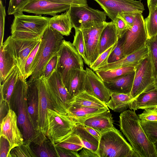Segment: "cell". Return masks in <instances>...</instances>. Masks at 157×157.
<instances>
[{
	"label": "cell",
	"mask_w": 157,
	"mask_h": 157,
	"mask_svg": "<svg viewBox=\"0 0 157 157\" xmlns=\"http://www.w3.org/2000/svg\"><path fill=\"white\" fill-rule=\"evenodd\" d=\"M46 136L51 141L58 140L72 133L76 124L68 114L48 109Z\"/></svg>",
	"instance_id": "obj_7"
},
{
	"label": "cell",
	"mask_w": 157,
	"mask_h": 157,
	"mask_svg": "<svg viewBox=\"0 0 157 157\" xmlns=\"http://www.w3.org/2000/svg\"><path fill=\"white\" fill-rule=\"evenodd\" d=\"M136 67L126 66L107 70H97L95 73L103 81L112 80L131 73L135 70Z\"/></svg>",
	"instance_id": "obj_34"
},
{
	"label": "cell",
	"mask_w": 157,
	"mask_h": 157,
	"mask_svg": "<svg viewBox=\"0 0 157 157\" xmlns=\"http://www.w3.org/2000/svg\"><path fill=\"white\" fill-rule=\"evenodd\" d=\"M20 72L18 67L16 65L3 81L2 84L0 83V89L2 90L5 99L9 105Z\"/></svg>",
	"instance_id": "obj_32"
},
{
	"label": "cell",
	"mask_w": 157,
	"mask_h": 157,
	"mask_svg": "<svg viewBox=\"0 0 157 157\" xmlns=\"http://www.w3.org/2000/svg\"><path fill=\"white\" fill-rule=\"evenodd\" d=\"M46 79L54 109L68 114L67 104L70 98L57 67Z\"/></svg>",
	"instance_id": "obj_11"
},
{
	"label": "cell",
	"mask_w": 157,
	"mask_h": 157,
	"mask_svg": "<svg viewBox=\"0 0 157 157\" xmlns=\"http://www.w3.org/2000/svg\"><path fill=\"white\" fill-rule=\"evenodd\" d=\"M27 83L20 72L11 97L9 106L17 117L18 126L23 136L24 142L28 144L36 131L30 121L27 105Z\"/></svg>",
	"instance_id": "obj_3"
},
{
	"label": "cell",
	"mask_w": 157,
	"mask_h": 157,
	"mask_svg": "<svg viewBox=\"0 0 157 157\" xmlns=\"http://www.w3.org/2000/svg\"><path fill=\"white\" fill-rule=\"evenodd\" d=\"M49 25L63 36L69 35L73 27L68 10L64 13L50 18Z\"/></svg>",
	"instance_id": "obj_28"
},
{
	"label": "cell",
	"mask_w": 157,
	"mask_h": 157,
	"mask_svg": "<svg viewBox=\"0 0 157 157\" xmlns=\"http://www.w3.org/2000/svg\"><path fill=\"white\" fill-rule=\"evenodd\" d=\"M27 105L30 121L35 130L38 124L39 93L37 79L27 81Z\"/></svg>",
	"instance_id": "obj_20"
},
{
	"label": "cell",
	"mask_w": 157,
	"mask_h": 157,
	"mask_svg": "<svg viewBox=\"0 0 157 157\" xmlns=\"http://www.w3.org/2000/svg\"><path fill=\"white\" fill-rule=\"evenodd\" d=\"M147 46L151 62L154 82L157 78V35L147 39Z\"/></svg>",
	"instance_id": "obj_37"
},
{
	"label": "cell",
	"mask_w": 157,
	"mask_h": 157,
	"mask_svg": "<svg viewBox=\"0 0 157 157\" xmlns=\"http://www.w3.org/2000/svg\"><path fill=\"white\" fill-rule=\"evenodd\" d=\"M28 144L36 157H58L53 144L40 131H36L33 138Z\"/></svg>",
	"instance_id": "obj_19"
},
{
	"label": "cell",
	"mask_w": 157,
	"mask_h": 157,
	"mask_svg": "<svg viewBox=\"0 0 157 157\" xmlns=\"http://www.w3.org/2000/svg\"><path fill=\"white\" fill-rule=\"evenodd\" d=\"M135 70L116 79L103 81L107 89L111 93H117L130 95L131 91Z\"/></svg>",
	"instance_id": "obj_22"
},
{
	"label": "cell",
	"mask_w": 157,
	"mask_h": 157,
	"mask_svg": "<svg viewBox=\"0 0 157 157\" xmlns=\"http://www.w3.org/2000/svg\"><path fill=\"white\" fill-rule=\"evenodd\" d=\"M54 145L58 157H79L78 151L71 150Z\"/></svg>",
	"instance_id": "obj_49"
},
{
	"label": "cell",
	"mask_w": 157,
	"mask_h": 157,
	"mask_svg": "<svg viewBox=\"0 0 157 157\" xmlns=\"http://www.w3.org/2000/svg\"><path fill=\"white\" fill-rule=\"evenodd\" d=\"M30 0H10L8 9L9 15H14L23 13V9Z\"/></svg>",
	"instance_id": "obj_42"
},
{
	"label": "cell",
	"mask_w": 157,
	"mask_h": 157,
	"mask_svg": "<svg viewBox=\"0 0 157 157\" xmlns=\"http://www.w3.org/2000/svg\"><path fill=\"white\" fill-rule=\"evenodd\" d=\"M52 143L56 146L74 151H78L84 147L79 137L73 132L61 139Z\"/></svg>",
	"instance_id": "obj_35"
},
{
	"label": "cell",
	"mask_w": 157,
	"mask_h": 157,
	"mask_svg": "<svg viewBox=\"0 0 157 157\" xmlns=\"http://www.w3.org/2000/svg\"><path fill=\"white\" fill-rule=\"evenodd\" d=\"M71 6L46 0H30L22 11L38 15L47 14L54 16L58 13L67 10Z\"/></svg>",
	"instance_id": "obj_18"
},
{
	"label": "cell",
	"mask_w": 157,
	"mask_h": 157,
	"mask_svg": "<svg viewBox=\"0 0 157 157\" xmlns=\"http://www.w3.org/2000/svg\"><path fill=\"white\" fill-rule=\"evenodd\" d=\"M41 41L36 45L31 52L27 60L25 67V78L26 79L31 75V71L32 65Z\"/></svg>",
	"instance_id": "obj_46"
},
{
	"label": "cell",
	"mask_w": 157,
	"mask_h": 157,
	"mask_svg": "<svg viewBox=\"0 0 157 157\" xmlns=\"http://www.w3.org/2000/svg\"><path fill=\"white\" fill-rule=\"evenodd\" d=\"M16 65L14 59L4 44L0 47V83Z\"/></svg>",
	"instance_id": "obj_29"
},
{
	"label": "cell",
	"mask_w": 157,
	"mask_h": 157,
	"mask_svg": "<svg viewBox=\"0 0 157 157\" xmlns=\"http://www.w3.org/2000/svg\"><path fill=\"white\" fill-rule=\"evenodd\" d=\"M58 3L70 5L71 6H87V0H46Z\"/></svg>",
	"instance_id": "obj_50"
},
{
	"label": "cell",
	"mask_w": 157,
	"mask_h": 157,
	"mask_svg": "<svg viewBox=\"0 0 157 157\" xmlns=\"http://www.w3.org/2000/svg\"><path fill=\"white\" fill-rule=\"evenodd\" d=\"M59 58L58 53L53 56L47 63L42 76L47 79L57 67Z\"/></svg>",
	"instance_id": "obj_47"
},
{
	"label": "cell",
	"mask_w": 157,
	"mask_h": 157,
	"mask_svg": "<svg viewBox=\"0 0 157 157\" xmlns=\"http://www.w3.org/2000/svg\"><path fill=\"white\" fill-rule=\"evenodd\" d=\"M115 44L109 47L101 54L89 67L95 71L99 67L107 64L109 57Z\"/></svg>",
	"instance_id": "obj_43"
},
{
	"label": "cell",
	"mask_w": 157,
	"mask_h": 157,
	"mask_svg": "<svg viewBox=\"0 0 157 157\" xmlns=\"http://www.w3.org/2000/svg\"><path fill=\"white\" fill-rule=\"evenodd\" d=\"M135 71L132 87L130 94L132 100L141 94L155 88L152 66L148 55L136 67Z\"/></svg>",
	"instance_id": "obj_10"
},
{
	"label": "cell",
	"mask_w": 157,
	"mask_h": 157,
	"mask_svg": "<svg viewBox=\"0 0 157 157\" xmlns=\"http://www.w3.org/2000/svg\"><path fill=\"white\" fill-rule=\"evenodd\" d=\"M63 36L48 25L44 31L35 57L31 69L29 81L42 77L49 61L59 52Z\"/></svg>",
	"instance_id": "obj_2"
},
{
	"label": "cell",
	"mask_w": 157,
	"mask_h": 157,
	"mask_svg": "<svg viewBox=\"0 0 157 157\" xmlns=\"http://www.w3.org/2000/svg\"><path fill=\"white\" fill-rule=\"evenodd\" d=\"M97 152L99 157H136L131 145L115 127L101 134Z\"/></svg>",
	"instance_id": "obj_5"
},
{
	"label": "cell",
	"mask_w": 157,
	"mask_h": 157,
	"mask_svg": "<svg viewBox=\"0 0 157 157\" xmlns=\"http://www.w3.org/2000/svg\"><path fill=\"white\" fill-rule=\"evenodd\" d=\"M148 8L154 7L157 6V0H147Z\"/></svg>",
	"instance_id": "obj_56"
},
{
	"label": "cell",
	"mask_w": 157,
	"mask_h": 157,
	"mask_svg": "<svg viewBox=\"0 0 157 157\" xmlns=\"http://www.w3.org/2000/svg\"><path fill=\"white\" fill-rule=\"evenodd\" d=\"M84 126L85 129L89 133L99 140L101 135L100 133L92 127L88 126Z\"/></svg>",
	"instance_id": "obj_55"
},
{
	"label": "cell",
	"mask_w": 157,
	"mask_h": 157,
	"mask_svg": "<svg viewBox=\"0 0 157 157\" xmlns=\"http://www.w3.org/2000/svg\"><path fill=\"white\" fill-rule=\"evenodd\" d=\"M124 36L119 39L115 44L114 46L109 55L108 60V63H112L125 57L123 51Z\"/></svg>",
	"instance_id": "obj_41"
},
{
	"label": "cell",
	"mask_w": 157,
	"mask_h": 157,
	"mask_svg": "<svg viewBox=\"0 0 157 157\" xmlns=\"http://www.w3.org/2000/svg\"><path fill=\"white\" fill-rule=\"evenodd\" d=\"M70 104L98 108H108L105 103L85 91L81 92L70 100L67 103V106Z\"/></svg>",
	"instance_id": "obj_30"
},
{
	"label": "cell",
	"mask_w": 157,
	"mask_h": 157,
	"mask_svg": "<svg viewBox=\"0 0 157 157\" xmlns=\"http://www.w3.org/2000/svg\"><path fill=\"white\" fill-rule=\"evenodd\" d=\"M75 33L72 44L87 65L86 47L82 31L81 29L75 28Z\"/></svg>",
	"instance_id": "obj_38"
},
{
	"label": "cell",
	"mask_w": 157,
	"mask_h": 157,
	"mask_svg": "<svg viewBox=\"0 0 157 157\" xmlns=\"http://www.w3.org/2000/svg\"><path fill=\"white\" fill-rule=\"evenodd\" d=\"M119 126L130 143L136 157H157L155 145L143 129L135 111L128 110L120 114Z\"/></svg>",
	"instance_id": "obj_1"
},
{
	"label": "cell",
	"mask_w": 157,
	"mask_h": 157,
	"mask_svg": "<svg viewBox=\"0 0 157 157\" xmlns=\"http://www.w3.org/2000/svg\"><path fill=\"white\" fill-rule=\"evenodd\" d=\"M86 76L85 70L73 69L67 87L70 100L83 91V86Z\"/></svg>",
	"instance_id": "obj_26"
},
{
	"label": "cell",
	"mask_w": 157,
	"mask_h": 157,
	"mask_svg": "<svg viewBox=\"0 0 157 157\" xmlns=\"http://www.w3.org/2000/svg\"><path fill=\"white\" fill-rule=\"evenodd\" d=\"M113 123L112 115L109 109L86 119L80 124L92 127L101 134L113 128Z\"/></svg>",
	"instance_id": "obj_23"
},
{
	"label": "cell",
	"mask_w": 157,
	"mask_h": 157,
	"mask_svg": "<svg viewBox=\"0 0 157 157\" xmlns=\"http://www.w3.org/2000/svg\"><path fill=\"white\" fill-rule=\"evenodd\" d=\"M118 40L114 23L112 21L108 22L101 33L100 38L99 55L116 44Z\"/></svg>",
	"instance_id": "obj_27"
},
{
	"label": "cell",
	"mask_w": 157,
	"mask_h": 157,
	"mask_svg": "<svg viewBox=\"0 0 157 157\" xmlns=\"http://www.w3.org/2000/svg\"><path fill=\"white\" fill-rule=\"evenodd\" d=\"M68 10L72 27L74 29L81 30L106 21V15L104 11L88 6H71Z\"/></svg>",
	"instance_id": "obj_8"
},
{
	"label": "cell",
	"mask_w": 157,
	"mask_h": 157,
	"mask_svg": "<svg viewBox=\"0 0 157 157\" xmlns=\"http://www.w3.org/2000/svg\"></svg>",
	"instance_id": "obj_59"
},
{
	"label": "cell",
	"mask_w": 157,
	"mask_h": 157,
	"mask_svg": "<svg viewBox=\"0 0 157 157\" xmlns=\"http://www.w3.org/2000/svg\"><path fill=\"white\" fill-rule=\"evenodd\" d=\"M41 39L22 40L13 38L9 36L3 43L12 56L16 65L25 78V67L29 56Z\"/></svg>",
	"instance_id": "obj_12"
},
{
	"label": "cell",
	"mask_w": 157,
	"mask_h": 157,
	"mask_svg": "<svg viewBox=\"0 0 157 157\" xmlns=\"http://www.w3.org/2000/svg\"><path fill=\"white\" fill-rule=\"evenodd\" d=\"M58 54L57 68L63 83L67 88L73 69L84 70L83 59L72 43L63 39Z\"/></svg>",
	"instance_id": "obj_6"
},
{
	"label": "cell",
	"mask_w": 157,
	"mask_h": 157,
	"mask_svg": "<svg viewBox=\"0 0 157 157\" xmlns=\"http://www.w3.org/2000/svg\"><path fill=\"white\" fill-rule=\"evenodd\" d=\"M36 157V155L28 144L24 142L21 145L13 149L8 157Z\"/></svg>",
	"instance_id": "obj_40"
},
{
	"label": "cell",
	"mask_w": 157,
	"mask_h": 157,
	"mask_svg": "<svg viewBox=\"0 0 157 157\" xmlns=\"http://www.w3.org/2000/svg\"><path fill=\"white\" fill-rule=\"evenodd\" d=\"M5 2H6V0H5Z\"/></svg>",
	"instance_id": "obj_58"
},
{
	"label": "cell",
	"mask_w": 157,
	"mask_h": 157,
	"mask_svg": "<svg viewBox=\"0 0 157 157\" xmlns=\"http://www.w3.org/2000/svg\"><path fill=\"white\" fill-rule=\"evenodd\" d=\"M6 16L5 7L3 4L2 0H0V46L3 43Z\"/></svg>",
	"instance_id": "obj_48"
},
{
	"label": "cell",
	"mask_w": 157,
	"mask_h": 157,
	"mask_svg": "<svg viewBox=\"0 0 157 157\" xmlns=\"http://www.w3.org/2000/svg\"><path fill=\"white\" fill-rule=\"evenodd\" d=\"M108 22L99 23L81 29L86 47L87 65L90 67L99 55V43L101 33Z\"/></svg>",
	"instance_id": "obj_15"
},
{
	"label": "cell",
	"mask_w": 157,
	"mask_h": 157,
	"mask_svg": "<svg viewBox=\"0 0 157 157\" xmlns=\"http://www.w3.org/2000/svg\"><path fill=\"white\" fill-rule=\"evenodd\" d=\"M148 48L146 46L120 60L113 63H107L99 67L96 70H107L126 66L136 67L142 59L148 55Z\"/></svg>",
	"instance_id": "obj_21"
},
{
	"label": "cell",
	"mask_w": 157,
	"mask_h": 157,
	"mask_svg": "<svg viewBox=\"0 0 157 157\" xmlns=\"http://www.w3.org/2000/svg\"><path fill=\"white\" fill-rule=\"evenodd\" d=\"M136 13L132 12L120 13L117 16L122 19L126 22L128 29H131L133 26Z\"/></svg>",
	"instance_id": "obj_51"
},
{
	"label": "cell",
	"mask_w": 157,
	"mask_h": 157,
	"mask_svg": "<svg viewBox=\"0 0 157 157\" xmlns=\"http://www.w3.org/2000/svg\"><path fill=\"white\" fill-rule=\"evenodd\" d=\"M154 86L155 88H157V78L154 82Z\"/></svg>",
	"instance_id": "obj_57"
},
{
	"label": "cell",
	"mask_w": 157,
	"mask_h": 157,
	"mask_svg": "<svg viewBox=\"0 0 157 157\" xmlns=\"http://www.w3.org/2000/svg\"><path fill=\"white\" fill-rule=\"evenodd\" d=\"M73 132L79 137L84 147L97 152L99 140L89 133L85 129L83 124H77Z\"/></svg>",
	"instance_id": "obj_33"
},
{
	"label": "cell",
	"mask_w": 157,
	"mask_h": 157,
	"mask_svg": "<svg viewBox=\"0 0 157 157\" xmlns=\"http://www.w3.org/2000/svg\"><path fill=\"white\" fill-rule=\"evenodd\" d=\"M85 70L86 76L83 91L106 104L110 99V93L105 86L103 81L90 68L86 67Z\"/></svg>",
	"instance_id": "obj_17"
},
{
	"label": "cell",
	"mask_w": 157,
	"mask_h": 157,
	"mask_svg": "<svg viewBox=\"0 0 157 157\" xmlns=\"http://www.w3.org/2000/svg\"><path fill=\"white\" fill-rule=\"evenodd\" d=\"M123 36V48L125 56L147 46V38L142 13H136L133 26Z\"/></svg>",
	"instance_id": "obj_9"
},
{
	"label": "cell",
	"mask_w": 157,
	"mask_h": 157,
	"mask_svg": "<svg viewBox=\"0 0 157 157\" xmlns=\"http://www.w3.org/2000/svg\"><path fill=\"white\" fill-rule=\"evenodd\" d=\"M108 108H98L88 107L75 104L68 105V115L76 124H81L86 119L103 112Z\"/></svg>",
	"instance_id": "obj_24"
},
{
	"label": "cell",
	"mask_w": 157,
	"mask_h": 157,
	"mask_svg": "<svg viewBox=\"0 0 157 157\" xmlns=\"http://www.w3.org/2000/svg\"><path fill=\"white\" fill-rule=\"evenodd\" d=\"M0 122L6 115L10 109L9 104L4 98L0 100Z\"/></svg>",
	"instance_id": "obj_53"
},
{
	"label": "cell",
	"mask_w": 157,
	"mask_h": 157,
	"mask_svg": "<svg viewBox=\"0 0 157 157\" xmlns=\"http://www.w3.org/2000/svg\"><path fill=\"white\" fill-rule=\"evenodd\" d=\"M10 145L8 140L0 136V157H8Z\"/></svg>",
	"instance_id": "obj_52"
},
{
	"label": "cell",
	"mask_w": 157,
	"mask_h": 157,
	"mask_svg": "<svg viewBox=\"0 0 157 157\" xmlns=\"http://www.w3.org/2000/svg\"><path fill=\"white\" fill-rule=\"evenodd\" d=\"M144 110L142 113L138 115L140 121H157V107Z\"/></svg>",
	"instance_id": "obj_45"
},
{
	"label": "cell",
	"mask_w": 157,
	"mask_h": 157,
	"mask_svg": "<svg viewBox=\"0 0 157 157\" xmlns=\"http://www.w3.org/2000/svg\"><path fill=\"white\" fill-rule=\"evenodd\" d=\"M112 21L115 25L117 38L119 40L124 36L128 28L125 21L118 16Z\"/></svg>",
	"instance_id": "obj_44"
},
{
	"label": "cell",
	"mask_w": 157,
	"mask_h": 157,
	"mask_svg": "<svg viewBox=\"0 0 157 157\" xmlns=\"http://www.w3.org/2000/svg\"><path fill=\"white\" fill-rule=\"evenodd\" d=\"M0 136L6 139L10 144L9 156L13 149L21 145L24 142L23 135L18 126L17 116L13 110L10 109L0 122Z\"/></svg>",
	"instance_id": "obj_14"
},
{
	"label": "cell",
	"mask_w": 157,
	"mask_h": 157,
	"mask_svg": "<svg viewBox=\"0 0 157 157\" xmlns=\"http://www.w3.org/2000/svg\"><path fill=\"white\" fill-rule=\"evenodd\" d=\"M78 155L79 157H99L96 152L85 147L82 149Z\"/></svg>",
	"instance_id": "obj_54"
},
{
	"label": "cell",
	"mask_w": 157,
	"mask_h": 157,
	"mask_svg": "<svg viewBox=\"0 0 157 157\" xmlns=\"http://www.w3.org/2000/svg\"><path fill=\"white\" fill-rule=\"evenodd\" d=\"M148 8V15L144 19L147 39L157 35V6Z\"/></svg>",
	"instance_id": "obj_36"
},
{
	"label": "cell",
	"mask_w": 157,
	"mask_h": 157,
	"mask_svg": "<svg viewBox=\"0 0 157 157\" xmlns=\"http://www.w3.org/2000/svg\"><path fill=\"white\" fill-rule=\"evenodd\" d=\"M110 99L106 104L113 111L122 113L129 108V103L132 100L130 95L117 93H110Z\"/></svg>",
	"instance_id": "obj_31"
},
{
	"label": "cell",
	"mask_w": 157,
	"mask_h": 157,
	"mask_svg": "<svg viewBox=\"0 0 157 157\" xmlns=\"http://www.w3.org/2000/svg\"><path fill=\"white\" fill-rule=\"evenodd\" d=\"M130 110L135 111L141 109L157 107V88L143 93L131 100L129 103Z\"/></svg>",
	"instance_id": "obj_25"
},
{
	"label": "cell",
	"mask_w": 157,
	"mask_h": 157,
	"mask_svg": "<svg viewBox=\"0 0 157 157\" xmlns=\"http://www.w3.org/2000/svg\"><path fill=\"white\" fill-rule=\"evenodd\" d=\"M140 124L149 139L154 144L157 141V121H140Z\"/></svg>",
	"instance_id": "obj_39"
},
{
	"label": "cell",
	"mask_w": 157,
	"mask_h": 157,
	"mask_svg": "<svg viewBox=\"0 0 157 157\" xmlns=\"http://www.w3.org/2000/svg\"><path fill=\"white\" fill-rule=\"evenodd\" d=\"M37 80L39 93V117L37 131H40L46 135L48 128L47 109H54V108L51 100L46 79L42 76Z\"/></svg>",
	"instance_id": "obj_16"
},
{
	"label": "cell",
	"mask_w": 157,
	"mask_h": 157,
	"mask_svg": "<svg viewBox=\"0 0 157 157\" xmlns=\"http://www.w3.org/2000/svg\"><path fill=\"white\" fill-rule=\"evenodd\" d=\"M113 21L120 13H142L145 10L141 0H94Z\"/></svg>",
	"instance_id": "obj_13"
},
{
	"label": "cell",
	"mask_w": 157,
	"mask_h": 157,
	"mask_svg": "<svg viewBox=\"0 0 157 157\" xmlns=\"http://www.w3.org/2000/svg\"><path fill=\"white\" fill-rule=\"evenodd\" d=\"M50 18L41 15H27L23 13L14 15L11 26V36L22 40L41 39L49 25Z\"/></svg>",
	"instance_id": "obj_4"
}]
</instances>
